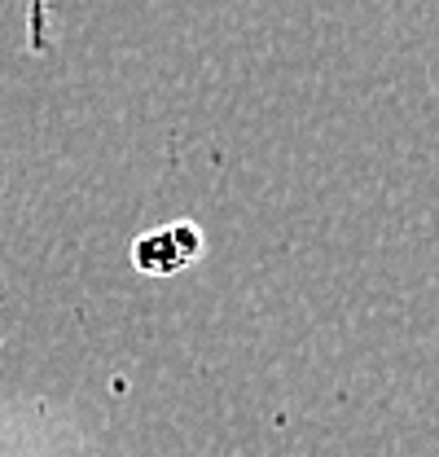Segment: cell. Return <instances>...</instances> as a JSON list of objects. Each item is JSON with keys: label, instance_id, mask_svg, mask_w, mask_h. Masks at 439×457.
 <instances>
[]
</instances>
